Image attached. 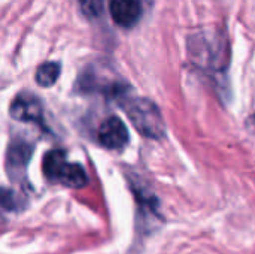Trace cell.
<instances>
[{
	"label": "cell",
	"instance_id": "obj_7",
	"mask_svg": "<svg viewBox=\"0 0 255 254\" xmlns=\"http://www.w3.org/2000/svg\"><path fill=\"white\" fill-rule=\"evenodd\" d=\"M61 66L55 61H48L39 66L36 72V81L42 87H51L60 76Z\"/></svg>",
	"mask_w": 255,
	"mask_h": 254
},
{
	"label": "cell",
	"instance_id": "obj_9",
	"mask_svg": "<svg viewBox=\"0 0 255 254\" xmlns=\"http://www.w3.org/2000/svg\"><path fill=\"white\" fill-rule=\"evenodd\" d=\"M250 124H253V126L255 127V115H253V117L250 118Z\"/></svg>",
	"mask_w": 255,
	"mask_h": 254
},
{
	"label": "cell",
	"instance_id": "obj_8",
	"mask_svg": "<svg viewBox=\"0 0 255 254\" xmlns=\"http://www.w3.org/2000/svg\"><path fill=\"white\" fill-rule=\"evenodd\" d=\"M82 13L88 18H96L103 10V0H78Z\"/></svg>",
	"mask_w": 255,
	"mask_h": 254
},
{
	"label": "cell",
	"instance_id": "obj_2",
	"mask_svg": "<svg viewBox=\"0 0 255 254\" xmlns=\"http://www.w3.org/2000/svg\"><path fill=\"white\" fill-rule=\"evenodd\" d=\"M123 108L134 129L145 138L160 139L166 133V124L158 106L145 97H128Z\"/></svg>",
	"mask_w": 255,
	"mask_h": 254
},
{
	"label": "cell",
	"instance_id": "obj_5",
	"mask_svg": "<svg viewBox=\"0 0 255 254\" xmlns=\"http://www.w3.org/2000/svg\"><path fill=\"white\" fill-rule=\"evenodd\" d=\"M10 115L15 120L25 121V123H34L43 126V109L39 99L30 93L19 94L12 106H10Z\"/></svg>",
	"mask_w": 255,
	"mask_h": 254
},
{
	"label": "cell",
	"instance_id": "obj_3",
	"mask_svg": "<svg viewBox=\"0 0 255 254\" xmlns=\"http://www.w3.org/2000/svg\"><path fill=\"white\" fill-rule=\"evenodd\" d=\"M43 174L51 181L61 183L72 189H82L88 184V177L84 168L78 163H70L63 150H51L43 157Z\"/></svg>",
	"mask_w": 255,
	"mask_h": 254
},
{
	"label": "cell",
	"instance_id": "obj_6",
	"mask_svg": "<svg viewBox=\"0 0 255 254\" xmlns=\"http://www.w3.org/2000/svg\"><path fill=\"white\" fill-rule=\"evenodd\" d=\"M109 12L115 24L120 27H133L142 16L140 0H111Z\"/></svg>",
	"mask_w": 255,
	"mask_h": 254
},
{
	"label": "cell",
	"instance_id": "obj_1",
	"mask_svg": "<svg viewBox=\"0 0 255 254\" xmlns=\"http://www.w3.org/2000/svg\"><path fill=\"white\" fill-rule=\"evenodd\" d=\"M190 55L194 64L211 72H223L229 66L230 46L220 30H202L190 37Z\"/></svg>",
	"mask_w": 255,
	"mask_h": 254
},
{
	"label": "cell",
	"instance_id": "obj_4",
	"mask_svg": "<svg viewBox=\"0 0 255 254\" xmlns=\"http://www.w3.org/2000/svg\"><path fill=\"white\" fill-rule=\"evenodd\" d=\"M97 139L105 148L118 150L128 142V130L126 124L121 121V118L112 115L108 120H105L99 127Z\"/></svg>",
	"mask_w": 255,
	"mask_h": 254
}]
</instances>
